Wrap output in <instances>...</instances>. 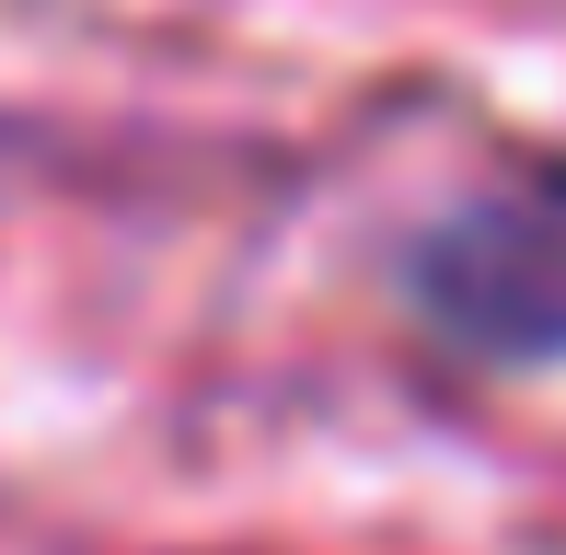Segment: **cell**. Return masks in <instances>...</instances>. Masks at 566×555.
Listing matches in <instances>:
<instances>
[{
	"mask_svg": "<svg viewBox=\"0 0 566 555\" xmlns=\"http://www.w3.org/2000/svg\"><path fill=\"white\" fill-rule=\"evenodd\" d=\"M417 290L485 359H555L566 347V163L474 197L451 232H428Z\"/></svg>",
	"mask_w": 566,
	"mask_h": 555,
	"instance_id": "obj_1",
	"label": "cell"
}]
</instances>
